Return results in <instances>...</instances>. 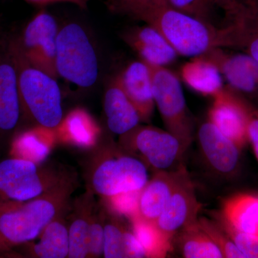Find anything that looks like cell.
I'll list each match as a JSON object with an SVG mask.
<instances>
[{
  "mask_svg": "<svg viewBox=\"0 0 258 258\" xmlns=\"http://www.w3.org/2000/svg\"><path fill=\"white\" fill-rule=\"evenodd\" d=\"M241 3L244 5H257L258 4V0H240Z\"/></svg>",
  "mask_w": 258,
  "mask_h": 258,
  "instance_id": "d590c367",
  "label": "cell"
},
{
  "mask_svg": "<svg viewBox=\"0 0 258 258\" xmlns=\"http://www.w3.org/2000/svg\"><path fill=\"white\" fill-rule=\"evenodd\" d=\"M189 177L182 164L175 169L155 171V174L141 190L140 215L156 222L176 190Z\"/></svg>",
  "mask_w": 258,
  "mask_h": 258,
  "instance_id": "7c38bea8",
  "label": "cell"
},
{
  "mask_svg": "<svg viewBox=\"0 0 258 258\" xmlns=\"http://www.w3.org/2000/svg\"><path fill=\"white\" fill-rule=\"evenodd\" d=\"M119 145L155 171L171 170L184 154L174 135L152 125L139 124L120 136Z\"/></svg>",
  "mask_w": 258,
  "mask_h": 258,
  "instance_id": "ba28073f",
  "label": "cell"
},
{
  "mask_svg": "<svg viewBox=\"0 0 258 258\" xmlns=\"http://www.w3.org/2000/svg\"><path fill=\"white\" fill-rule=\"evenodd\" d=\"M23 117L18 69L9 37L0 36V136L15 131Z\"/></svg>",
  "mask_w": 258,
  "mask_h": 258,
  "instance_id": "30bf717a",
  "label": "cell"
},
{
  "mask_svg": "<svg viewBox=\"0 0 258 258\" xmlns=\"http://www.w3.org/2000/svg\"><path fill=\"white\" fill-rule=\"evenodd\" d=\"M149 67L152 73L155 106L166 131L179 141L185 152L192 142L193 123L181 83L176 75L166 67Z\"/></svg>",
  "mask_w": 258,
  "mask_h": 258,
  "instance_id": "52a82bcc",
  "label": "cell"
},
{
  "mask_svg": "<svg viewBox=\"0 0 258 258\" xmlns=\"http://www.w3.org/2000/svg\"><path fill=\"white\" fill-rule=\"evenodd\" d=\"M219 225L233 241L245 258H258V237L236 230L218 218Z\"/></svg>",
  "mask_w": 258,
  "mask_h": 258,
  "instance_id": "1f68e13d",
  "label": "cell"
},
{
  "mask_svg": "<svg viewBox=\"0 0 258 258\" xmlns=\"http://www.w3.org/2000/svg\"><path fill=\"white\" fill-rule=\"evenodd\" d=\"M55 139V129L35 125L16 137L12 147V155L39 164L48 154L50 145Z\"/></svg>",
  "mask_w": 258,
  "mask_h": 258,
  "instance_id": "484cf974",
  "label": "cell"
},
{
  "mask_svg": "<svg viewBox=\"0 0 258 258\" xmlns=\"http://www.w3.org/2000/svg\"><path fill=\"white\" fill-rule=\"evenodd\" d=\"M108 9L160 32L179 55L195 57L227 47V27L217 28L179 11L166 0H105Z\"/></svg>",
  "mask_w": 258,
  "mask_h": 258,
  "instance_id": "6da1fadb",
  "label": "cell"
},
{
  "mask_svg": "<svg viewBox=\"0 0 258 258\" xmlns=\"http://www.w3.org/2000/svg\"><path fill=\"white\" fill-rule=\"evenodd\" d=\"M2 35V33H1V31H0V36H1Z\"/></svg>",
  "mask_w": 258,
  "mask_h": 258,
  "instance_id": "8d00e7d4",
  "label": "cell"
},
{
  "mask_svg": "<svg viewBox=\"0 0 258 258\" xmlns=\"http://www.w3.org/2000/svg\"><path fill=\"white\" fill-rule=\"evenodd\" d=\"M127 230L114 217L105 219L103 257H126Z\"/></svg>",
  "mask_w": 258,
  "mask_h": 258,
  "instance_id": "f1b7e54d",
  "label": "cell"
},
{
  "mask_svg": "<svg viewBox=\"0 0 258 258\" xmlns=\"http://www.w3.org/2000/svg\"><path fill=\"white\" fill-rule=\"evenodd\" d=\"M174 8L186 14L216 27L217 11L222 12L227 26L240 9V0H166Z\"/></svg>",
  "mask_w": 258,
  "mask_h": 258,
  "instance_id": "cb8c5ba5",
  "label": "cell"
},
{
  "mask_svg": "<svg viewBox=\"0 0 258 258\" xmlns=\"http://www.w3.org/2000/svg\"><path fill=\"white\" fill-rule=\"evenodd\" d=\"M9 43L18 66L23 116L35 125L55 129L63 118L62 93L57 79L25 61L16 37H9Z\"/></svg>",
  "mask_w": 258,
  "mask_h": 258,
  "instance_id": "277c9868",
  "label": "cell"
},
{
  "mask_svg": "<svg viewBox=\"0 0 258 258\" xmlns=\"http://www.w3.org/2000/svg\"><path fill=\"white\" fill-rule=\"evenodd\" d=\"M205 55L215 62L232 88L245 93H258V62L250 56L229 55L222 48L213 49Z\"/></svg>",
  "mask_w": 258,
  "mask_h": 258,
  "instance_id": "e0dca14e",
  "label": "cell"
},
{
  "mask_svg": "<svg viewBox=\"0 0 258 258\" xmlns=\"http://www.w3.org/2000/svg\"><path fill=\"white\" fill-rule=\"evenodd\" d=\"M118 147L113 144L100 146L88 164L87 190L103 199L141 191L149 181L143 161Z\"/></svg>",
  "mask_w": 258,
  "mask_h": 258,
  "instance_id": "3957f363",
  "label": "cell"
},
{
  "mask_svg": "<svg viewBox=\"0 0 258 258\" xmlns=\"http://www.w3.org/2000/svg\"><path fill=\"white\" fill-rule=\"evenodd\" d=\"M93 195L87 190L74 203L69 225V258L88 257L91 215L96 205Z\"/></svg>",
  "mask_w": 258,
  "mask_h": 258,
  "instance_id": "7402d4cb",
  "label": "cell"
},
{
  "mask_svg": "<svg viewBox=\"0 0 258 258\" xmlns=\"http://www.w3.org/2000/svg\"><path fill=\"white\" fill-rule=\"evenodd\" d=\"M103 214L97 212V206L93 208L91 215L89 235L88 257H98L103 255L104 245V220Z\"/></svg>",
  "mask_w": 258,
  "mask_h": 258,
  "instance_id": "d6a6232c",
  "label": "cell"
},
{
  "mask_svg": "<svg viewBox=\"0 0 258 258\" xmlns=\"http://www.w3.org/2000/svg\"><path fill=\"white\" fill-rule=\"evenodd\" d=\"M77 175L68 170L53 186L24 202H0V255L36 240L56 217L71 208Z\"/></svg>",
  "mask_w": 258,
  "mask_h": 258,
  "instance_id": "7a4b0ae2",
  "label": "cell"
},
{
  "mask_svg": "<svg viewBox=\"0 0 258 258\" xmlns=\"http://www.w3.org/2000/svg\"><path fill=\"white\" fill-rule=\"evenodd\" d=\"M181 253L187 258L224 257L221 249L200 227L198 220L180 231Z\"/></svg>",
  "mask_w": 258,
  "mask_h": 258,
  "instance_id": "83f0119b",
  "label": "cell"
},
{
  "mask_svg": "<svg viewBox=\"0 0 258 258\" xmlns=\"http://www.w3.org/2000/svg\"><path fill=\"white\" fill-rule=\"evenodd\" d=\"M219 218L236 230L258 237V195L239 193L226 199Z\"/></svg>",
  "mask_w": 258,
  "mask_h": 258,
  "instance_id": "d6986e66",
  "label": "cell"
},
{
  "mask_svg": "<svg viewBox=\"0 0 258 258\" xmlns=\"http://www.w3.org/2000/svg\"><path fill=\"white\" fill-rule=\"evenodd\" d=\"M67 171L20 158L5 159L0 162V202L37 198L58 182Z\"/></svg>",
  "mask_w": 258,
  "mask_h": 258,
  "instance_id": "8992f818",
  "label": "cell"
},
{
  "mask_svg": "<svg viewBox=\"0 0 258 258\" xmlns=\"http://www.w3.org/2000/svg\"><path fill=\"white\" fill-rule=\"evenodd\" d=\"M181 76L190 88L203 96L213 98L224 88L220 70L205 54L195 56L183 64Z\"/></svg>",
  "mask_w": 258,
  "mask_h": 258,
  "instance_id": "603a6c76",
  "label": "cell"
},
{
  "mask_svg": "<svg viewBox=\"0 0 258 258\" xmlns=\"http://www.w3.org/2000/svg\"><path fill=\"white\" fill-rule=\"evenodd\" d=\"M57 137L78 144L93 145L101 134L96 120L86 110L76 108L62 118L55 128Z\"/></svg>",
  "mask_w": 258,
  "mask_h": 258,
  "instance_id": "d4e9b609",
  "label": "cell"
},
{
  "mask_svg": "<svg viewBox=\"0 0 258 258\" xmlns=\"http://www.w3.org/2000/svg\"><path fill=\"white\" fill-rule=\"evenodd\" d=\"M55 68L58 77L78 87H92L98 80L99 66L87 32L77 23L59 29L56 40Z\"/></svg>",
  "mask_w": 258,
  "mask_h": 258,
  "instance_id": "5b68a950",
  "label": "cell"
},
{
  "mask_svg": "<svg viewBox=\"0 0 258 258\" xmlns=\"http://www.w3.org/2000/svg\"><path fill=\"white\" fill-rule=\"evenodd\" d=\"M103 108L108 129L117 135L128 133L142 122L138 111L123 91L117 76L106 88Z\"/></svg>",
  "mask_w": 258,
  "mask_h": 258,
  "instance_id": "ac0fdd59",
  "label": "cell"
},
{
  "mask_svg": "<svg viewBox=\"0 0 258 258\" xmlns=\"http://www.w3.org/2000/svg\"><path fill=\"white\" fill-rule=\"evenodd\" d=\"M123 38L138 54L141 60L149 66L165 67L179 55L160 32L149 25L127 30Z\"/></svg>",
  "mask_w": 258,
  "mask_h": 258,
  "instance_id": "2e32d148",
  "label": "cell"
},
{
  "mask_svg": "<svg viewBox=\"0 0 258 258\" xmlns=\"http://www.w3.org/2000/svg\"><path fill=\"white\" fill-rule=\"evenodd\" d=\"M121 88L137 108L141 121H150L154 113V91L150 68L143 61H134L118 76Z\"/></svg>",
  "mask_w": 258,
  "mask_h": 258,
  "instance_id": "5bb4252c",
  "label": "cell"
},
{
  "mask_svg": "<svg viewBox=\"0 0 258 258\" xmlns=\"http://www.w3.org/2000/svg\"><path fill=\"white\" fill-rule=\"evenodd\" d=\"M249 142L258 161V114L251 111L248 124Z\"/></svg>",
  "mask_w": 258,
  "mask_h": 258,
  "instance_id": "836d02e7",
  "label": "cell"
},
{
  "mask_svg": "<svg viewBox=\"0 0 258 258\" xmlns=\"http://www.w3.org/2000/svg\"><path fill=\"white\" fill-rule=\"evenodd\" d=\"M58 25L54 17L45 11L37 13L24 29L17 42L24 59L30 66L57 79L56 40Z\"/></svg>",
  "mask_w": 258,
  "mask_h": 258,
  "instance_id": "9c48e42d",
  "label": "cell"
},
{
  "mask_svg": "<svg viewBox=\"0 0 258 258\" xmlns=\"http://www.w3.org/2000/svg\"><path fill=\"white\" fill-rule=\"evenodd\" d=\"M200 209L201 205L197 200L194 185L189 177L171 196L156 222L161 230L173 237L198 220Z\"/></svg>",
  "mask_w": 258,
  "mask_h": 258,
  "instance_id": "9a60e30c",
  "label": "cell"
},
{
  "mask_svg": "<svg viewBox=\"0 0 258 258\" xmlns=\"http://www.w3.org/2000/svg\"><path fill=\"white\" fill-rule=\"evenodd\" d=\"M198 141L204 158L210 168L220 175H230L237 169L240 149L211 122L200 125Z\"/></svg>",
  "mask_w": 258,
  "mask_h": 258,
  "instance_id": "4fadbf2b",
  "label": "cell"
},
{
  "mask_svg": "<svg viewBox=\"0 0 258 258\" xmlns=\"http://www.w3.org/2000/svg\"><path fill=\"white\" fill-rule=\"evenodd\" d=\"M198 222L202 229L221 249L224 257L245 258L219 223L206 218L200 219Z\"/></svg>",
  "mask_w": 258,
  "mask_h": 258,
  "instance_id": "f546056e",
  "label": "cell"
},
{
  "mask_svg": "<svg viewBox=\"0 0 258 258\" xmlns=\"http://www.w3.org/2000/svg\"><path fill=\"white\" fill-rule=\"evenodd\" d=\"M141 191H129L118 194L111 198H104L108 204V208L112 215L123 216L132 220L140 215L139 198Z\"/></svg>",
  "mask_w": 258,
  "mask_h": 258,
  "instance_id": "4dcf8cb0",
  "label": "cell"
},
{
  "mask_svg": "<svg viewBox=\"0 0 258 258\" xmlns=\"http://www.w3.org/2000/svg\"><path fill=\"white\" fill-rule=\"evenodd\" d=\"M228 30V47L243 50L258 62V4L242 3Z\"/></svg>",
  "mask_w": 258,
  "mask_h": 258,
  "instance_id": "ffe728a7",
  "label": "cell"
},
{
  "mask_svg": "<svg viewBox=\"0 0 258 258\" xmlns=\"http://www.w3.org/2000/svg\"><path fill=\"white\" fill-rule=\"evenodd\" d=\"M70 209L62 212L46 226L37 237L38 242L25 244L27 255L37 258L69 257V222L66 221V215Z\"/></svg>",
  "mask_w": 258,
  "mask_h": 258,
  "instance_id": "44dd1931",
  "label": "cell"
},
{
  "mask_svg": "<svg viewBox=\"0 0 258 258\" xmlns=\"http://www.w3.org/2000/svg\"><path fill=\"white\" fill-rule=\"evenodd\" d=\"M31 4L37 5H47L53 3H71L79 7L81 9H87L90 0H26Z\"/></svg>",
  "mask_w": 258,
  "mask_h": 258,
  "instance_id": "e575fe53",
  "label": "cell"
},
{
  "mask_svg": "<svg viewBox=\"0 0 258 258\" xmlns=\"http://www.w3.org/2000/svg\"><path fill=\"white\" fill-rule=\"evenodd\" d=\"M208 120L242 150L249 142L251 110L230 89L223 88L213 97Z\"/></svg>",
  "mask_w": 258,
  "mask_h": 258,
  "instance_id": "8fae6325",
  "label": "cell"
},
{
  "mask_svg": "<svg viewBox=\"0 0 258 258\" xmlns=\"http://www.w3.org/2000/svg\"><path fill=\"white\" fill-rule=\"evenodd\" d=\"M132 232L145 250L147 257H166L171 250L172 237L161 230L157 222L139 215L132 220Z\"/></svg>",
  "mask_w": 258,
  "mask_h": 258,
  "instance_id": "4316f807",
  "label": "cell"
}]
</instances>
